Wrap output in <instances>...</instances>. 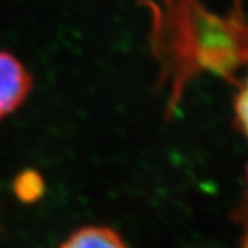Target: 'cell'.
Masks as SVG:
<instances>
[{"instance_id":"cell-1","label":"cell","mask_w":248,"mask_h":248,"mask_svg":"<svg viewBox=\"0 0 248 248\" xmlns=\"http://www.w3.org/2000/svg\"><path fill=\"white\" fill-rule=\"evenodd\" d=\"M150 15V48L158 63V88L166 92L170 118L187 85L202 74L230 84L248 59V29L242 0L226 14L211 11L201 0H139Z\"/></svg>"},{"instance_id":"cell-2","label":"cell","mask_w":248,"mask_h":248,"mask_svg":"<svg viewBox=\"0 0 248 248\" xmlns=\"http://www.w3.org/2000/svg\"><path fill=\"white\" fill-rule=\"evenodd\" d=\"M31 88L29 69L11 52L0 51V121L20 108Z\"/></svg>"},{"instance_id":"cell-3","label":"cell","mask_w":248,"mask_h":248,"mask_svg":"<svg viewBox=\"0 0 248 248\" xmlns=\"http://www.w3.org/2000/svg\"><path fill=\"white\" fill-rule=\"evenodd\" d=\"M60 248H129V245L111 227L87 226L75 230Z\"/></svg>"},{"instance_id":"cell-4","label":"cell","mask_w":248,"mask_h":248,"mask_svg":"<svg viewBox=\"0 0 248 248\" xmlns=\"http://www.w3.org/2000/svg\"><path fill=\"white\" fill-rule=\"evenodd\" d=\"M45 180L39 170L24 169L14 178L12 191L21 203L31 205L41 201L45 194Z\"/></svg>"},{"instance_id":"cell-5","label":"cell","mask_w":248,"mask_h":248,"mask_svg":"<svg viewBox=\"0 0 248 248\" xmlns=\"http://www.w3.org/2000/svg\"><path fill=\"white\" fill-rule=\"evenodd\" d=\"M236 92L233 94V103H232V111H233V129L241 133L247 135V106H248V90H247V82L245 79H239L236 84Z\"/></svg>"}]
</instances>
